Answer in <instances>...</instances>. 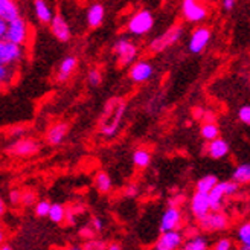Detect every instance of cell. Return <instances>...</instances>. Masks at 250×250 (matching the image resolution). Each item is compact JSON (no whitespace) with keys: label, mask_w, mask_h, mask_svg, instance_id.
Wrapping results in <instances>:
<instances>
[{"label":"cell","mask_w":250,"mask_h":250,"mask_svg":"<svg viewBox=\"0 0 250 250\" xmlns=\"http://www.w3.org/2000/svg\"><path fill=\"white\" fill-rule=\"evenodd\" d=\"M182 8H183V16L188 21L197 23L208 17V9L203 5H198L197 2H194V0H185Z\"/></svg>","instance_id":"obj_11"},{"label":"cell","mask_w":250,"mask_h":250,"mask_svg":"<svg viewBox=\"0 0 250 250\" xmlns=\"http://www.w3.org/2000/svg\"><path fill=\"white\" fill-rule=\"evenodd\" d=\"M51 29L52 34L57 37V40L60 42H69L70 40V28H69V23L66 21V19L62 17L61 14H55L52 23H51Z\"/></svg>","instance_id":"obj_12"},{"label":"cell","mask_w":250,"mask_h":250,"mask_svg":"<svg viewBox=\"0 0 250 250\" xmlns=\"http://www.w3.org/2000/svg\"><path fill=\"white\" fill-rule=\"evenodd\" d=\"M223 6H224V9L230 11V9L235 6V2H233V0H224V2H223Z\"/></svg>","instance_id":"obj_47"},{"label":"cell","mask_w":250,"mask_h":250,"mask_svg":"<svg viewBox=\"0 0 250 250\" xmlns=\"http://www.w3.org/2000/svg\"><path fill=\"white\" fill-rule=\"evenodd\" d=\"M67 250H83V249H80V247H69Z\"/></svg>","instance_id":"obj_53"},{"label":"cell","mask_w":250,"mask_h":250,"mask_svg":"<svg viewBox=\"0 0 250 250\" xmlns=\"http://www.w3.org/2000/svg\"><path fill=\"white\" fill-rule=\"evenodd\" d=\"M218 183H220V182H218L217 176H214V174H208V176L202 177V179H200V180L197 182V185H195L197 192L209 194Z\"/></svg>","instance_id":"obj_22"},{"label":"cell","mask_w":250,"mask_h":250,"mask_svg":"<svg viewBox=\"0 0 250 250\" xmlns=\"http://www.w3.org/2000/svg\"><path fill=\"white\" fill-rule=\"evenodd\" d=\"M21 195H23V194H20L17 189H12V191L9 192V200H11V203L17 205L19 202H21Z\"/></svg>","instance_id":"obj_38"},{"label":"cell","mask_w":250,"mask_h":250,"mask_svg":"<svg viewBox=\"0 0 250 250\" xmlns=\"http://www.w3.org/2000/svg\"><path fill=\"white\" fill-rule=\"evenodd\" d=\"M183 243V233L180 230H172L162 233L156 241V250H179Z\"/></svg>","instance_id":"obj_6"},{"label":"cell","mask_w":250,"mask_h":250,"mask_svg":"<svg viewBox=\"0 0 250 250\" xmlns=\"http://www.w3.org/2000/svg\"><path fill=\"white\" fill-rule=\"evenodd\" d=\"M240 189V183H236L235 180H228L224 182V191H226V195H235Z\"/></svg>","instance_id":"obj_34"},{"label":"cell","mask_w":250,"mask_h":250,"mask_svg":"<svg viewBox=\"0 0 250 250\" xmlns=\"http://www.w3.org/2000/svg\"><path fill=\"white\" fill-rule=\"evenodd\" d=\"M228 217L223 212H210L205 218L200 220V228L208 232H215V230H223L228 228Z\"/></svg>","instance_id":"obj_4"},{"label":"cell","mask_w":250,"mask_h":250,"mask_svg":"<svg viewBox=\"0 0 250 250\" xmlns=\"http://www.w3.org/2000/svg\"><path fill=\"white\" fill-rule=\"evenodd\" d=\"M153 73H154V69H153L151 64H149V62L139 61V62H136V64L130 69V78L134 83H144V81L151 78Z\"/></svg>","instance_id":"obj_13"},{"label":"cell","mask_w":250,"mask_h":250,"mask_svg":"<svg viewBox=\"0 0 250 250\" xmlns=\"http://www.w3.org/2000/svg\"><path fill=\"white\" fill-rule=\"evenodd\" d=\"M205 121H206V124H215L214 121H215V113L214 111H206L205 113Z\"/></svg>","instance_id":"obj_43"},{"label":"cell","mask_w":250,"mask_h":250,"mask_svg":"<svg viewBox=\"0 0 250 250\" xmlns=\"http://www.w3.org/2000/svg\"><path fill=\"white\" fill-rule=\"evenodd\" d=\"M77 57H66L64 60L61 61V64H60V70H58V81L62 83V81H66L69 77H70V73L75 70V67H77Z\"/></svg>","instance_id":"obj_21"},{"label":"cell","mask_w":250,"mask_h":250,"mask_svg":"<svg viewBox=\"0 0 250 250\" xmlns=\"http://www.w3.org/2000/svg\"><path fill=\"white\" fill-rule=\"evenodd\" d=\"M81 235L84 236V238H90V240H92V236H93V230H92L90 228H85V229H83V230H81Z\"/></svg>","instance_id":"obj_45"},{"label":"cell","mask_w":250,"mask_h":250,"mask_svg":"<svg viewBox=\"0 0 250 250\" xmlns=\"http://www.w3.org/2000/svg\"><path fill=\"white\" fill-rule=\"evenodd\" d=\"M21 58V47L8 40L0 42V62L2 66H9Z\"/></svg>","instance_id":"obj_7"},{"label":"cell","mask_w":250,"mask_h":250,"mask_svg":"<svg viewBox=\"0 0 250 250\" xmlns=\"http://www.w3.org/2000/svg\"><path fill=\"white\" fill-rule=\"evenodd\" d=\"M238 118L243 124L250 125V105H243L238 110Z\"/></svg>","instance_id":"obj_35"},{"label":"cell","mask_w":250,"mask_h":250,"mask_svg":"<svg viewBox=\"0 0 250 250\" xmlns=\"http://www.w3.org/2000/svg\"><path fill=\"white\" fill-rule=\"evenodd\" d=\"M210 42V29L206 26H200L197 28L189 40V51L192 54H200L205 51V47Z\"/></svg>","instance_id":"obj_8"},{"label":"cell","mask_w":250,"mask_h":250,"mask_svg":"<svg viewBox=\"0 0 250 250\" xmlns=\"http://www.w3.org/2000/svg\"><path fill=\"white\" fill-rule=\"evenodd\" d=\"M206 151H208V156L212 157V159H223L229 153V144L224 139H220V137H218V139L208 144Z\"/></svg>","instance_id":"obj_16"},{"label":"cell","mask_w":250,"mask_h":250,"mask_svg":"<svg viewBox=\"0 0 250 250\" xmlns=\"http://www.w3.org/2000/svg\"><path fill=\"white\" fill-rule=\"evenodd\" d=\"M136 194H137V188L134 185H130L127 189H125V195L127 197H134Z\"/></svg>","instance_id":"obj_44"},{"label":"cell","mask_w":250,"mask_h":250,"mask_svg":"<svg viewBox=\"0 0 250 250\" xmlns=\"http://www.w3.org/2000/svg\"><path fill=\"white\" fill-rule=\"evenodd\" d=\"M83 210H84V206H83V205H77V206H73V208H72V212H73L75 215L83 214Z\"/></svg>","instance_id":"obj_48"},{"label":"cell","mask_w":250,"mask_h":250,"mask_svg":"<svg viewBox=\"0 0 250 250\" xmlns=\"http://www.w3.org/2000/svg\"><path fill=\"white\" fill-rule=\"evenodd\" d=\"M34 200H35V192H24L23 195H21V203L24 205V206H29V205H32L34 203Z\"/></svg>","instance_id":"obj_37"},{"label":"cell","mask_w":250,"mask_h":250,"mask_svg":"<svg viewBox=\"0 0 250 250\" xmlns=\"http://www.w3.org/2000/svg\"><path fill=\"white\" fill-rule=\"evenodd\" d=\"M240 250H250V246H243Z\"/></svg>","instance_id":"obj_52"},{"label":"cell","mask_w":250,"mask_h":250,"mask_svg":"<svg viewBox=\"0 0 250 250\" xmlns=\"http://www.w3.org/2000/svg\"><path fill=\"white\" fill-rule=\"evenodd\" d=\"M26 34H28L26 23H24V20L20 17L14 21L8 23V34H6L5 40L20 46L21 43H24V40H26Z\"/></svg>","instance_id":"obj_9"},{"label":"cell","mask_w":250,"mask_h":250,"mask_svg":"<svg viewBox=\"0 0 250 250\" xmlns=\"http://www.w3.org/2000/svg\"><path fill=\"white\" fill-rule=\"evenodd\" d=\"M179 250H186V249H185V247H182V249H179Z\"/></svg>","instance_id":"obj_54"},{"label":"cell","mask_w":250,"mask_h":250,"mask_svg":"<svg viewBox=\"0 0 250 250\" xmlns=\"http://www.w3.org/2000/svg\"><path fill=\"white\" fill-rule=\"evenodd\" d=\"M212 250H232V241L229 238H223L214 246Z\"/></svg>","instance_id":"obj_36"},{"label":"cell","mask_w":250,"mask_h":250,"mask_svg":"<svg viewBox=\"0 0 250 250\" xmlns=\"http://www.w3.org/2000/svg\"><path fill=\"white\" fill-rule=\"evenodd\" d=\"M39 151V144L34 139H21L9 146V153L16 156H31Z\"/></svg>","instance_id":"obj_14"},{"label":"cell","mask_w":250,"mask_h":250,"mask_svg":"<svg viewBox=\"0 0 250 250\" xmlns=\"http://www.w3.org/2000/svg\"><path fill=\"white\" fill-rule=\"evenodd\" d=\"M0 17L6 23H11L17 19H20L19 14V6L12 2V0H2L0 2Z\"/></svg>","instance_id":"obj_18"},{"label":"cell","mask_w":250,"mask_h":250,"mask_svg":"<svg viewBox=\"0 0 250 250\" xmlns=\"http://www.w3.org/2000/svg\"><path fill=\"white\" fill-rule=\"evenodd\" d=\"M51 209H52V205L49 203L47 200H42V202H39L35 206V214L39 217H49Z\"/></svg>","instance_id":"obj_31"},{"label":"cell","mask_w":250,"mask_h":250,"mask_svg":"<svg viewBox=\"0 0 250 250\" xmlns=\"http://www.w3.org/2000/svg\"><path fill=\"white\" fill-rule=\"evenodd\" d=\"M182 34H183V29H182V26H179V24H177V26L169 28L164 35L157 37V39H154L151 42V44H149V51L154 52V54L162 52L168 46H171V44H174L176 42H179Z\"/></svg>","instance_id":"obj_2"},{"label":"cell","mask_w":250,"mask_h":250,"mask_svg":"<svg viewBox=\"0 0 250 250\" xmlns=\"http://www.w3.org/2000/svg\"><path fill=\"white\" fill-rule=\"evenodd\" d=\"M208 195H209V202H210V210L212 212H221L223 198H224V195H226V191H224V182H220Z\"/></svg>","instance_id":"obj_17"},{"label":"cell","mask_w":250,"mask_h":250,"mask_svg":"<svg viewBox=\"0 0 250 250\" xmlns=\"http://www.w3.org/2000/svg\"><path fill=\"white\" fill-rule=\"evenodd\" d=\"M124 110H125V104L124 103H119L118 108H116V113H115V119L111 124L108 125H104L103 127V134L107 136V137H111V136H115L116 130H118V125L122 119V115H124Z\"/></svg>","instance_id":"obj_23"},{"label":"cell","mask_w":250,"mask_h":250,"mask_svg":"<svg viewBox=\"0 0 250 250\" xmlns=\"http://www.w3.org/2000/svg\"><path fill=\"white\" fill-rule=\"evenodd\" d=\"M66 209L62 205H58V203H54L52 205V209H51V214H49V218H51L54 223H61L66 217Z\"/></svg>","instance_id":"obj_29"},{"label":"cell","mask_w":250,"mask_h":250,"mask_svg":"<svg viewBox=\"0 0 250 250\" xmlns=\"http://www.w3.org/2000/svg\"><path fill=\"white\" fill-rule=\"evenodd\" d=\"M95 183H96V188L99 192H108L111 189V179L107 172L101 171L96 174V179H95Z\"/></svg>","instance_id":"obj_26"},{"label":"cell","mask_w":250,"mask_h":250,"mask_svg":"<svg viewBox=\"0 0 250 250\" xmlns=\"http://www.w3.org/2000/svg\"><path fill=\"white\" fill-rule=\"evenodd\" d=\"M107 250H122V247H121V244H118V243H110V244L107 246Z\"/></svg>","instance_id":"obj_49"},{"label":"cell","mask_w":250,"mask_h":250,"mask_svg":"<svg viewBox=\"0 0 250 250\" xmlns=\"http://www.w3.org/2000/svg\"><path fill=\"white\" fill-rule=\"evenodd\" d=\"M113 52L118 55L119 62L122 66H127L130 62L136 58L137 55V47L127 39H121L116 42L115 47H113Z\"/></svg>","instance_id":"obj_3"},{"label":"cell","mask_w":250,"mask_h":250,"mask_svg":"<svg viewBox=\"0 0 250 250\" xmlns=\"http://www.w3.org/2000/svg\"><path fill=\"white\" fill-rule=\"evenodd\" d=\"M180 223H182L180 209L179 208H168L164 212V215H162V220H160V232L167 233V232L177 230L180 228Z\"/></svg>","instance_id":"obj_5"},{"label":"cell","mask_w":250,"mask_h":250,"mask_svg":"<svg viewBox=\"0 0 250 250\" xmlns=\"http://www.w3.org/2000/svg\"><path fill=\"white\" fill-rule=\"evenodd\" d=\"M66 220H67L69 224H75V214L72 212V209H69V210L66 212Z\"/></svg>","instance_id":"obj_46"},{"label":"cell","mask_w":250,"mask_h":250,"mask_svg":"<svg viewBox=\"0 0 250 250\" xmlns=\"http://www.w3.org/2000/svg\"><path fill=\"white\" fill-rule=\"evenodd\" d=\"M232 180L236 183H250V164H241L233 169Z\"/></svg>","instance_id":"obj_24"},{"label":"cell","mask_w":250,"mask_h":250,"mask_svg":"<svg viewBox=\"0 0 250 250\" xmlns=\"http://www.w3.org/2000/svg\"><path fill=\"white\" fill-rule=\"evenodd\" d=\"M0 78H2L3 83L9 80V69H8V66H0Z\"/></svg>","instance_id":"obj_39"},{"label":"cell","mask_w":250,"mask_h":250,"mask_svg":"<svg viewBox=\"0 0 250 250\" xmlns=\"http://www.w3.org/2000/svg\"><path fill=\"white\" fill-rule=\"evenodd\" d=\"M6 34H8V23L5 20H0V37L6 39Z\"/></svg>","instance_id":"obj_40"},{"label":"cell","mask_w":250,"mask_h":250,"mask_svg":"<svg viewBox=\"0 0 250 250\" xmlns=\"http://www.w3.org/2000/svg\"><path fill=\"white\" fill-rule=\"evenodd\" d=\"M87 81H89L90 85L98 87L99 84H101V81H103V75H101V72H99L98 69H92V70L89 72V75H87Z\"/></svg>","instance_id":"obj_32"},{"label":"cell","mask_w":250,"mask_h":250,"mask_svg":"<svg viewBox=\"0 0 250 250\" xmlns=\"http://www.w3.org/2000/svg\"><path fill=\"white\" fill-rule=\"evenodd\" d=\"M202 136H203V139L212 142V141H215L218 139V136H220V130L217 127V124H203V127H202Z\"/></svg>","instance_id":"obj_28"},{"label":"cell","mask_w":250,"mask_h":250,"mask_svg":"<svg viewBox=\"0 0 250 250\" xmlns=\"http://www.w3.org/2000/svg\"><path fill=\"white\" fill-rule=\"evenodd\" d=\"M83 250H107V246L99 240H89L83 246Z\"/></svg>","instance_id":"obj_33"},{"label":"cell","mask_w":250,"mask_h":250,"mask_svg":"<svg viewBox=\"0 0 250 250\" xmlns=\"http://www.w3.org/2000/svg\"><path fill=\"white\" fill-rule=\"evenodd\" d=\"M191 210H192L194 217H195L198 221L202 220V218H205L208 214H210L209 195L195 191V194H194L192 198H191Z\"/></svg>","instance_id":"obj_10"},{"label":"cell","mask_w":250,"mask_h":250,"mask_svg":"<svg viewBox=\"0 0 250 250\" xmlns=\"http://www.w3.org/2000/svg\"><path fill=\"white\" fill-rule=\"evenodd\" d=\"M34 8H35V16L42 23H52L54 20V14H52V9L47 6L46 2L43 0H35L34 2Z\"/></svg>","instance_id":"obj_20"},{"label":"cell","mask_w":250,"mask_h":250,"mask_svg":"<svg viewBox=\"0 0 250 250\" xmlns=\"http://www.w3.org/2000/svg\"><path fill=\"white\" fill-rule=\"evenodd\" d=\"M5 209H6L5 202H3V200H0V214H5Z\"/></svg>","instance_id":"obj_50"},{"label":"cell","mask_w":250,"mask_h":250,"mask_svg":"<svg viewBox=\"0 0 250 250\" xmlns=\"http://www.w3.org/2000/svg\"><path fill=\"white\" fill-rule=\"evenodd\" d=\"M186 250H209L208 241L205 236H200V235H194L192 238H189L185 244Z\"/></svg>","instance_id":"obj_25"},{"label":"cell","mask_w":250,"mask_h":250,"mask_svg":"<svg viewBox=\"0 0 250 250\" xmlns=\"http://www.w3.org/2000/svg\"><path fill=\"white\" fill-rule=\"evenodd\" d=\"M192 113H194V119L200 121V119H205V113H206V111L203 108H194Z\"/></svg>","instance_id":"obj_41"},{"label":"cell","mask_w":250,"mask_h":250,"mask_svg":"<svg viewBox=\"0 0 250 250\" xmlns=\"http://www.w3.org/2000/svg\"><path fill=\"white\" fill-rule=\"evenodd\" d=\"M92 223H93L92 226H93V229H95V230H103V221H101V218L93 217Z\"/></svg>","instance_id":"obj_42"},{"label":"cell","mask_w":250,"mask_h":250,"mask_svg":"<svg viewBox=\"0 0 250 250\" xmlns=\"http://www.w3.org/2000/svg\"><path fill=\"white\" fill-rule=\"evenodd\" d=\"M154 24V17L148 9H141L130 19L128 31L134 35H144L151 31Z\"/></svg>","instance_id":"obj_1"},{"label":"cell","mask_w":250,"mask_h":250,"mask_svg":"<svg viewBox=\"0 0 250 250\" xmlns=\"http://www.w3.org/2000/svg\"><path fill=\"white\" fill-rule=\"evenodd\" d=\"M67 130H69V127H67V124H64V122L54 125V127L47 131V142L51 144V145H58V144H61L62 139H64V136H66Z\"/></svg>","instance_id":"obj_19"},{"label":"cell","mask_w":250,"mask_h":250,"mask_svg":"<svg viewBox=\"0 0 250 250\" xmlns=\"http://www.w3.org/2000/svg\"><path fill=\"white\" fill-rule=\"evenodd\" d=\"M0 250H12V249H11V246H8V244H3L2 247H0Z\"/></svg>","instance_id":"obj_51"},{"label":"cell","mask_w":250,"mask_h":250,"mask_svg":"<svg viewBox=\"0 0 250 250\" xmlns=\"http://www.w3.org/2000/svg\"><path fill=\"white\" fill-rule=\"evenodd\" d=\"M149 160H151V154H149L146 149H136L134 154H133V162L136 167L139 168H145L149 165Z\"/></svg>","instance_id":"obj_27"},{"label":"cell","mask_w":250,"mask_h":250,"mask_svg":"<svg viewBox=\"0 0 250 250\" xmlns=\"http://www.w3.org/2000/svg\"><path fill=\"white\" fill-rule=\"evenodd\" d=\"M104 16H105V9L101 3H93L87 9V24L90 28H98L101 26V23L104 21Z\"/></svg>","instance_id":"obj_15"},{"label":"cell","mask_w":250,"mask_h":250,"mask_svg":"<svg viewBox=\"0 0 250 250\" xmlns=\"http://www.w3.org/2000/svg\"><path fill=\"white\" fill-rule=\"evenodd\" d=\"M238 240L243 243V246H250V221L244 223L238 229Z\"/></svg>","instance_id":"obj_30"}]
</instances>
